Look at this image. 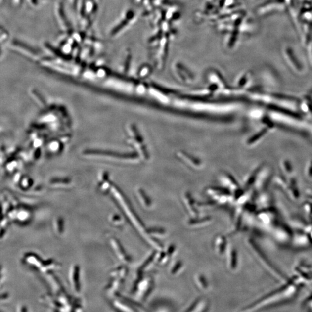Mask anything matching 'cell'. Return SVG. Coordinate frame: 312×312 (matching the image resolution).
I'll return each instance as SVG.
<instances>
[{"label":"cell","mask_w":312,"mask_h":312,"mask_svg":"<svg viewBox=\"0 0 312 312\" xmlns=\"http://www.w3.org/2000/svg\"><path fill=\"white\" fill-rule=\"evenodd\" d=\"M80 269L77 266H75L71 270L70 281L72 287L77 292L80 290Z\"/></svg>","instance_id":"obj_1"},{"label":"cell","mask_w":312,"mask_h":312,"mask_svg":"<svg viewBox=\"0 0 312 312\" xmlns=\"http://www.w3.org/2000/svg\"><path fill=\"white\" fill-rule=\"evenodd\" d=\"M54 229L57 234H61L64 230V222L62 219L57 218L54 222Z\"/></svg>","instance_id":"obj_3"},{"label":"cell","mask_w":312,"mask_h":312,"mask_svg":"<svg viewBox=\"0 0 312 312\" xmlns=\"http://www.w3.org/2000/svg\"><path fill=\"white\" fill-rule=\"evenodd\" d=\"M117 215H116V218H115V215L114 216H113L112 218L111 219V222L113 223H114V224H116V225H118V222L119 224H121L122 223V221L121 220V218H120L119 217V216H116Z\"/></svg>","instance_id":"obj_4"},{"label":"cell","mask_w":312,"mask_h":312,"mask_svg":"<svg viewBox=\"0 0 312 312\" xmlns=\"http://www.w3.org/2000/svg\"><path fill=\"white\" fill-rule=\"evenodd\" d=\"M111 244L113 248H114L115 252L119 257V259L125 261V262H128V257H127L126 253L124 250L122 249V246L118 243L117 241H115L114 239L111 240Z\"/></svg>","instance_id":"obj_2"}]
</instances>
